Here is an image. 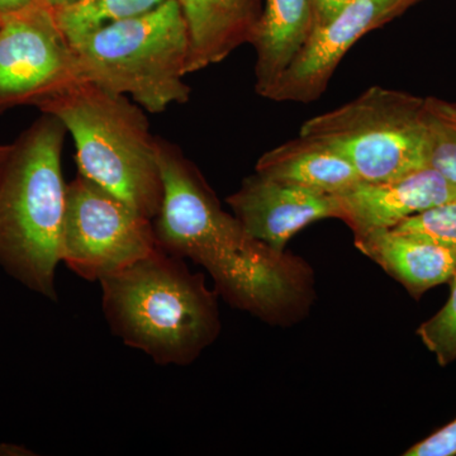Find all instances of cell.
<instances>
[{
	"mask_svg": "<svg viewBox=\"0 0 456 456\" xmlns=\"http://www.w3.org/2000/svg\"><path fill=\"white\" fill-rule=\"evenodd\" d=\"M163 200L155 218L158 244L208 270L231 302L256 314L283 305L293 281L281 254L245 232L221 208L211 189L179 147L156 137Z\"/></svg>",
	"mask_w": 456,
	"mask_h": 456,
	"instance_id": "1",
	"label": "cell"
},
{
	"mask_svg": "<svg viewBox=\"0 0 456 456\" xmlns=\"http://www.w3.org/2000/svg\"><path fill=\"white\" fill-rule=\"evenodd\" d=\"M68 134L42 113L13 143L0 174V266L27 289L56 301L66 212L62 149Z\"/></svg>",
	"mask_w": 456,
	"mask_h": 456,
	"instance_id": "2",
	"label": "cell"
},
{
	"mask_svg": "<svg viewBox=\"0 0 456 456\" xmlns=\"http://www.w3.org/2000/svg\"><path fill=\"white\" fill-rule=\"evenodd\" d=\"M99 283L113 334L158 364L193 362L217 334V308L203 278L160 246Z\"/></svg>",
	"mask_w": 456,
	"mask_h": 456,
	"instance_id": "3",
	"label": "cell"
},
{
	"mask_svg": "<svg viewBox=\"0 0 456 456\" xmlns=\"http://www.w3.org/2000/svg\"><path fill=\"white\" fill-rule=\"evenodd\" d=\"M70 132L80 175L154 221L163 200L156 137L139 104L77 82L38 104Z\"/></svg>",
	"mask_w": 456,
	"mask_h": 456,
	"instance_id": "4",
	"label": "cell"
},
{
	"mask_svg": "<svg viewBox=\"0 0 456 456\" xmlns=\"http://www.w3.org/2000/svg\"><path fill=\"white\" fill-rule=\"evenodd\" d=\"M86 82L131 95L147 112L184 104L189 56L187 20L179 0H167L142 16L116 20L69 41Z\"/></svg>",
	"mask_w": 456,
	"mask_h": 456,
	"instance_id": "5",
	"label": "cell"
},
{
	"mask_svg": "<svg viewBox=\"0 0 456 456\" xmlns=\"http://www.w3.org/2000/svg\"><path fill=\"white\" fill-rule=\"evenodd\" d=\"M299 136L320 141L350 161L365 182L401 178L428 167L425 98L371 86L303 123Z\"/></svg>",
	"mask_w": 456,
	"mask_h": 456,
	"instance_id": "6",
	"label": "cell"
},
{
	"mask_svg": "<svg viewBox=\"0 0 456 456\" xmlns=\"http://www.w3.org/2000/svg\"><path fill=\"white\" fill-rule=\"evenodd\" d=\"M158 248L145 216L80 174L68 184L61 261L75 274L99 281Z\"/></svg>",
	"mask_w": 456,
	"mask_h": 456,
	"instance_id": "7",
	"label": "cell"
},
{
	"mask_svg": "<svg viewBox=\"0 0 456 456\" xmlns=\"http://www.w3.org/2000/svg\"><path fill=\"white\" fill-rule=\"evenodd\" d=\"M74 51L46 2L0 20V114L37 107L82 82Z\"/></svg>",
	"mask_w": 456,
	"mask_h": 456,
	"instance_id": "8",
	"label": "cell"
},
{
	"mask_svg": "<svg viewBox=\"0 0 456 456\" xmlns=\"http://www.w3.org/2000/svg\"><path fill=\"white\" fill-rule=\"evenodd\" d=\"M419 0H353L329 22L314 27L310 38L268 99L311 103L322 95L336 68L371 29L386 25Z\"/></svg>",
	"mask_w": 456,
	"mask_h": 456,
	"instance_id": "9",
	"label": "cell"
},
{
	"mask_svg": "<svg viewBox=\"0 0 456 456\" xmlns=\"http://www.w3.org/2000/svg\"><path fill=\"white\" fill-rule=\"evenodd\" d=\"M245 232L283 254L287 242L312 222L340 218L332 194L269 178L255 171L227 198Z\"/></svg>",
	"mask_w": 456,
	"mask_h": 456,
	"instance_id": "10",
	"label": "cell"
},
{
	"mask_svg": "<svg viewBox=\"0 0 456 456\" xmlns=\"http://www.w3.org/2000/svg\"><path fill=\"white\" fill-rule=\"evenodd\" d=\"M340 218L356 237L393 230L412 216L456 200V185L431 167L383 182L360 180L335 194Z\"/></svg>",
	"mask_w": 456,
	"mask_h": 456,
	"instance_id": "11",
	"label": "cell"
},
{
	"mask_svg": "<svg viewBox=\"0 0 456 456\" xmlns=\"http://www.w3.org/2000/svg\"><path fill=\"white\" fill-rule=\"evenodd\" d=\"M187 20V75L224 61L251 44L261 12L257 0H179Z\"/></svg>",
	"mask_w": 456,
	"mask_h": 456,
	"instance_id": "12",
	"label": "cell"
},
{
	"mask_svg": "<svg viewBox=\"0 0 456 456\" xmlns=\"http://www.w3.org/2000/svg\"><path fill=\"white\" fill-rule=\"evenodd\" d=\"M356 246L419 298L436 285L449 283L456 273V253L430 240L395 230L356 237Z\"/></svg>",
	"mask_w": 456,
	"mask_h": 456,
	"instance_id": "13",
	"label": "cell"
},
{
	"mask_svg": "<svg viewBox=\"0 0 456 456\" xmlns=\"http://www.w3.org/2000/svg\"><path fill=\"white\" fill-rule=\"evenodd\" d=\"M314 29L312 0H265L251 45L257 94L268 98Z\"/></svg>",
	"mask_w": 456,
	"mask_h": 456,
	"instance_id": "14",
	"label": "cell"
},
{
	"mask_svg": "<svg viewBox=\"0 0 456 456\" xmlns=\"http://www.w3.org/2000/svg\"><path fill=\"white\" fill-rule=\"evenodd\" d=\"M256 173L332 196L362 180L336 150L303 136L265 152L257 161Z\"/></svg>",
	"mask_w": 456,
	"mask_h": 456,
	"instance_id": "15",
	"label": "cell"
},
{
	"mask_svg": "<svg viewBox=\"0 0 456 456\" xmlns=\"http://www.w3.org/2000/svg\"><path fill=\"white\" fill-rule=\"evenodd\" d=\"M167 0H80L70 7L53 9L68 41L116 20L142 16Z\"/></svg>",
	"mask_w": 456,
	"mask_h": 456,
	"instance_id": "16",
	"label": "cell"
},
{
	"mask_svg": "<svg viewBox=\"0 0 456 456\" xmlns=\"http://www.w3.org/2000/svg\"><path fill=\"white\" fill-rule=\"evenodd\" d=\"M428 167L456 185V103L425 98Z\"/></svg>",
	"mask_w": 456,
	"mask_h": 456,
	"instance_id": "17",
	"label": "cell"
},
{
	"mask_svg": "<svg viewBox=\"0 0 456 456\" xmlns=\"http://www.w3.org/2000/svg\"><path fill=\"white\" fill-rule=\"evenodd\" d=\"M449 283L452 287L449 301L417 330V335L435 354L441 367L456 360V273Z\"/></svg>",
	"mask_w": 456,
	"mask_h": 456,
	"instance_id": "18",
	"label": "cell"
},
{
	"mask_svg": "<svg viewBox=\"0 0 456 456\" xmlns=\"http://www.w3.org/2000/svg\"><path fill=\"white\" fill-rule=\"evenodd\" d=\"M393 230L430 240L456 253V200L412 216Z\"/></svg>",
	"mask_w": 456,
	"mask_h": 456,
	"instance_id": "19",
	"label": "cell"
},
{
	"mask_svg": "<svg viewBox=\"0 0 456 456\" xmlns=\"http://www.w3.org/2000/svg\"><path fill=\"white\" fill-rule=\"evenodd\" d=\"M406 456H455L456 455V419L419 441L404 452Z\"/></svg>",
	"mask_w": 456,
	"mask_h": 456,
	"instance_id": "20",
	"label": "cell"
},
{
	"mask_svg": "<svg viewBox=\"0 0 456 456\" xmlns=\"http://www.w3.org/2000/svg\"><path fill=\"white\" fill-rule=\"evenodd\" d=\"M353 0H312L314 7V27L329 22Z\"/></svg>",
	"mask_w": 456,
	"mask_h": 456,
	"instance_id": "21",
	"label": "cell"
},
{
	"mask_svg": "<svg viewBox=\"0 0 456 456\" xmlns=\"http://www.w3.org/2000/svg\"><path fill=\"white\" fill-rule=\"evenodd\" d=\"M45 2L46 0H0V17L20 13Z\"/></svg>",
	"mask_w": 456,
	"mask_h": 456,
	"instance_id": "22",
	"label": "cell"
},
{
	"mask_svg": "<svg viewBox=\"0 0 456 456\" xmlns=\"http://www.w3.org/2000/svg\"><path fill=\"white\" fill-rule=\"evenodd\" d=\"M80 2V0H46L47 4L53 9H61L65 7H70L75 3Z\"/></svg>",
	"mask_w": 456,
	"mask_h": 456,
	"instance_id": "23",
	"label": "cell"
},
{
	"mask_svg": "<svg viewBox=\"0 0 456 456\" xmlns=\"http://www.w3.org/2000/svg\"><path fill=\"white\" fill-rule=\"evenodd\" d=\"M12 151V143L8 145H0V174H2L3 167L7 163L8 156Z\"/></svg>",
	"mask_w": 456,
	"mask_h": 456,
	"instance_id": "24",
	"label": "cell"
},
{
	"mask_svg": "<svg viewBox=\"0 0 456 456\" xmlns=\"http://www.w3.org/2000/svg\"><path fill=\"white\" fill-rule=\"evenodd\" d=\"M0 20H2V17H0Z\"/></svg>",
	"mask_w": 456,
	"mask_h": 456,
	"instance_id": "25",
	"label": "cell"
}]
</instances>
